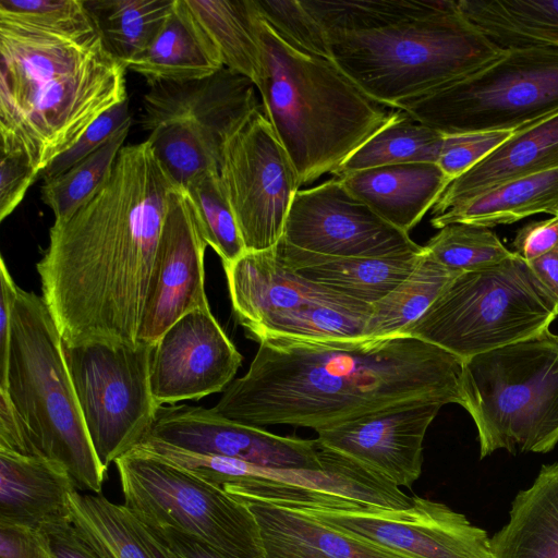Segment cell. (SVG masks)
Here are the masks:
<instances>
[{"label": "cell", "instance_id": "obj_30", "mask_svg": "<svg viewBox=\"0 0 558 558\" xmlns=\"http://www.w3.org/2000/svg\"><path fill=\"white\" fill-rule=\"evenodd\" d=\"M70 522L98 558H165L144 523L125 506L77 489L69 499Z\"/></svg>", "mask_w": 558, "mask_h": 558}, {"label": "cell", "instance_id": "obj_32", "mask_svg": "<svg viewBox=\"0 0 558 558\" xmlns=\"http://www.w3.org/2000/svg\"><path fill=\"white\" fill-rule=\"evenodd\" d=\"M201 28L218 50L223 66L257 83L262 53L254 0H185Z\"/></svg>", "mask_w": 558, "mask_h": 558}, {"label": "cell", "instance_id": "obj_15", "mask_svg": "<svg viewBox=\"0 0 558 558\" xmlns=\"http://www.w3.org/2000/svg\"><path fill=\"white\" fill-rule=\"evenodd\" d=\"M281 240L335 257H395L424 250L350 193L337 177L298 191Z\"/></svg>", "mask_w": 558, "mask_h": 558}, {"label": "cell", "instance_id": "obj_22", "mask_svg": "<svg viewBox=\"0 0 558 558\" xmlns=\"http://www.w3.org/2000/svg\"><path fill=\"white\" fill-rule=\"evenodd\" d=\"M228 493L253 513L265 558H412L337 530L296 508Z\"/></svg>", "mask_w": 558, "mask_h": 558}, {"label": "cell", "instance_id": "obj_18", "mask_svg": "<svg viewBox=\"0 0 558 558\" xmlns=\"http://www.w3.org/2000/svg\"><path fill=\"white\" fill-rule=\"evenodd\" d=\"M242 360L210 307L187 313L155 344L150 388L156 404L199 400L225 391Z\"/></svg>", "mask_w": 558, "mask_h": 558}, {"label": "cell", "instance_id": "obj_19", "mask_svg": "<svg viewBox=\"0 0 558 558\" xmlns=\"http://www.w3.org/2000/svg\"><path fill=\"white\" fill-rule=\"evenodd\" d=\"M442 404L423 403L317 432L319 447L348 458L398 487H411L423 465V441Z\"/></svg>", "mask_w": 558, "mask_h": 558}, {"label": "cell", "instance_id": "obj_36", "mask_svg": "<svg viewBox=\"0 0 558 558\" xmlns=\"http://www.w3.org/2000/svg\"><path fill=\"white\" fill-rule=\"evenodd\" d=\"M132 121L118 130L102 146L60 175L45 181L41 201L52 210L54 221H63L84 205L110 175Z\"/></svg>", "mask_w": 558, "mask_h": 558}, {"label": "cell", "instance_id": "obj_24", "mask_svg": "<svg viewBox=\"0 0 558 558\" xmlns=\"http://www.w3.org/2000/svg\"><path fill=\"white\" fill-rule=\"evenodd\" d=\"M391 226L409 233L433 208L451 180L437 163L380 166L337 177Z\"/></svg>", "mask_w": 558, "mask_h": 558}, {"label": "cell", "instance_id": "obj_46", "mask_svg": "<svg viewBox=\"0 0 558 558\" xmlns=\"http://www.w3.org/2000/svg\"><path fill=\"white\" fill-rule=\"evenodd\" d=\"M144 525L165 558H231L208 543L177 529Z\"/></svg>", "mask_w": 558, "mask_h": 558}, {"label": "cell", "instance_id": "obj_12", "mask_svg": "<svg viewBox=\"0 0 558 558\" xmlns=\"http://www.w3.org/2000/svg\"><path fill=\"white\" fill-rule=\"evenodd\" d=\"M62 348L89 439L108 469L153 425L159 408L150 388L155 345L94 340L62 341Z\"/></svg>", "mask_w": 558, "mask_h": 558}, {"label": "cell", "instance_id": "obj_29", "mask_svg": "<svg viewBox=\"0 0 558 558\" xmlns=\"http://www.w3.org/2000/svg\"><path fill=\"white\" fill-rule=\"evenodd\" d=\"M536 214H558V168L504 182L430 217V225L441 229L461 222L490 229Z\"/></svg>", "mask_w": 558, "mask_h": 558}, {"label": "cell", "instance_id": "obj_31", "mask_svg": "<svg viewBox=\"0 0 558 558\" xmlns=\"http://www.w3.org/2000/svg\"><path fill=\"white\" fill-rule=\"evenodd\" d=\"M458 5L501 49H558V0H458Z\"/></svg>", "mask_w": 558, "mask_h": 558}, {"label": "cell", "instance_id": "obj_48", "mask_svg": "<svg viewBox=\"0 0 558 558\" xmlns=\"http://www.w3.org/2000/svg\"><path fill=\"white\" fill-rule=\"evenodd\" d=\"M19 287L14 282L4 259H0V385L4 383L11 323Z\"/></svg>", "mask_w": 558, "mask_h": 558}, {"label": "cell", "instance_id": "obj_6", "mask_svg": "<svg viewBox=\"0 0 558 558\" xmlns=\"http://www.w3.org/2000/svg\"><path fill=\"white\" fill-rule=\"evenodd\" d=\"M0 390L7 392L36 454L63 464L78 489L100 494L107 468L89 439L61 333L44 299L20 287Z\"/></svg>", "mask_w": 558, "mask_h": 558}, {"label": "cell", "instance_id": "obj_42", "mask_svg": "<svg viewBox=\"0 0 558 558\" xmlns=\"http://www.w3.org/2000/svg\"><path fill=\"white\" fill-rule=\"evenodd\" d=\"M512 134L511 131L445 134L437 165L453 181L486 158Z\"/></svg>", "mask_w": 558, "mask_h": 558}, {"label": "cell", "instance_id": "obj_1", "mask_svg": "<svg viewBox=\"0 0 558 558\" xmlns=\"http://www.w3.org/2000/svg\"><path fill=\"white\" fill-rule=\"evenodd\" d=\"M211 410L234 422L316 432L423 403L462 407L463 361L418 338L262 339Z\"/></svg>", "mask_w": 558, "mask_h": 558}, {"label": "cell", "instance_id": "obj_9", "mask_svg": "<svg viewBox=\"0 0 558 558\" xmlns=\"http://www.w3.org/2000/svg\"><path fill=\"white\" fill-rule=\"evenodd\" d=\"M398 110L444 134L515 132L558 112V49H504L483 69Z\"/></svg>", "mask_w": 558, "mask_h": 558}, {"label": "cell", "instance_id": "obj_39", "mask_svg": "<svg viewBox=\"0 0 558 558\" xmlns=\"http://www.w3.org/2000/svg\"><path fill=\"white\" fill-rule=\"evenodd\" d=\"M424 248L439 264L460 272L497 265L514 254L489 228L461 222L439 229Z\"/></svg>", "mask_w": 558, "mask_h": 558}, {"label": "cell", "instance_id": "obj_21", "mask_svg": "<svg viewBox=\"0 0 558 558\" xmlns=\"http://www.w3.org/2000/svg\"><path fill=\"white\" fill-rule=\"evenodd\" d=\"M223 269L233 313L251 338L270 319L301 307L372 305L303 278L277 259L275 248L245 251Z\"/></svg>", "mask_w": 558, "mask_h": 558}, {"label": "cell", "instance_id": "obj_4", "mask_svg": "<svg viewBox=\"0 0 558 558\" xmlns=\"http://www.w3.org/2000/svg\"><path fill=\"white\" fill-rule=\"evenodd\" d=\"M126 68L97 29L68 34L0 19V149L39 173L128 99Z\"/></svg>", "mask_w": 558, "mask_h": 558}, {"label": "cell", "instance_id": "obj_17", "mask_svg": "<svg viewBox=\"0 0 558 558\" xmlns=\"http://www.w3.org/2000/svg\"><path fill=\"white\" fill-rule=\"evenodd\" d=\"M145 438L268 468L323 469L316 439L280 436L203 407L160 405Z\"/></svg>", "mask_w": 558, "mask_h": 558}, {"label": "cell", "instance_id": "obj_27", "mask_svg": "<svg viewBox=\"0 0 558 558\" xmlns=\"http://www.w3.org/2000/svg\"><path fill=\"white\" fill-rule=\"evenodd\" d=\"M222 68L218 50L191 14L185 0H175L151 45L126 69L150 84L201 80Z\"/></svg>", "mask_w": 558, "mask_h": 558}, {"label": "cell", "instance_id": "obj_44", "mask_svg": "<svg viewBox=\"0 0 558 558\" xmlns=\"http://www.w3.org/2000/svg\"><path fill=\"white\" fill-rule=\"evenodd\" d=\"M0 151V220L3 221L23 201L28 187L39 179V171L24 153Z\"/></svg>", "mask_w": 558, "mask_h": 558}, {"label": "cell", "instance_id": "obj_34", "mask_svg": "<svg viewBox=\"0 0 558 558\" xmlns=\"http://www.w3.org/2000/svg\"><path fill=\"white\" fill-rule=\"evenodd\" d=\"M460 274L439 264L424 248V254L413 271L390 293L372 304L364 338L401 335Z\"/></svg>", "mask_w": 558, "mask_h": 558}, {"label": "cell", "instance_id": "obj_35", "mask_svg": "<svg viewBox=\"0 0 558 558\" xmlns=\"http://www.w3.org/2000/svg\"><path fill=\"white\" fill-rule=\"evenodd\" d=\"M445 134L399 110L381 130L354 151L333 174L413 162L437 163Z\"/></svg>", "mask_w": 558, "mask_h": 558}, {"label": "cell", "instance_id": "obj_45", "mask_svg": "<svg viewBox=\"0 0 558 558\" xmlns=\"http://www.w3.org/2000/svg\"><path fill=\"white\" fill-rule=\"evenodd\" d=\"M0 558H56V555L45 531L0 522Z\"/></svg>", "mask_w": 558, "mask_h": 558}, {"label": "cell", "instance_id": "obj_41", "mask_svg": "<svg viewBox=\"0 0 558 558\" xmlns=\"http://www.w3.org/2000/svg\"><path fill=\"white\" fill-rule=\"evenodd\" d=\"M0 19L68 34L96 29L85 0H0Z\"/></svg>", "mask_w": 558, "mask_h": 558}, {"label": "cell", "instance_id": "obj_38", "mask_svg": "<svg viewBox=\"0 0 558 558\" xmlns=\"http://www.w3.org/2000/svg\"><path fill=\"white\" fill-rule=\"evenodd\" d=\"M204 239L228 265L245 253V246L218 171L197 173L185 185Z\"/></svg>", "mask_w": 558, "mask_h": 558}, {"label": "cell", "instance_id": "obj_50", "mask_svg": "<svg viewBox=\"0 0 558 558\" xmlns=\"http://www.w3.org/2000/svg\"><path fill=\"white\" fill-rule=\"evenodd\" d=\"M44 531L50 538L56 558H98L78 536L70 521L52 524Z\"/></svg>", "mask_w": 558, "mask_h": 558}, {"label": "cell", "instance_id": "obj_28", "mask_svg": "<svg viewBox=\"0 0 558 558\" xmlns=\"http://www.w3.org/2000/svg\"><path fill=\"white\" fill-rule=\"evenodd\" d=\"M490 546L494 558H558V462L543 465L517 494Z\"/></svg>", "mask_w": 558, "mask_h": 558}, {"label": "cell", "instance_id": "obj_23", "mask_svg": "<svg viewBox=\"0 0 558 558\" xmlns=\"http://www.w3.org/2000/svg\"><path fill=\"white\" fill-rule=\"evenodd\" d=\"M76 489L75 481L60 462L0 450V522L44 531L70 521L69 499Z\"/></svg>", "mask_w": 558, "mask_h": 558}, {"label": "cell", "instance_id": "obj_43", "mask_svg": "<svg viewBox=\"0 0 558 558\" xmlns=\"http://www.w3.org/2000/svg\"><path fill=\"white\" fill-rule=\"evenodd\" d=\"M132 121L129 98L98 118L78 142L57 157L39 173L44 182L51 180L102 146L118 130Z\"/></svg>", "mask_w": 558, "mask_h": 558}, {"label": "cell", "instance_id": "obj_20", "mask_svg": "<svg viewBox=\"0 0 558 558\" xmlns=\"http://www.w3.org/2000/svg\"><path fill=\"white\" fill-rule=\"evenodd\" d=\"M319 448L323 469L268 468L196 452L187 457L186 465L194 474L220 486L258 480L340 497L367 507L398 510L411 506L412 497L400 487L348 458Z\"/></svg>", "mask_w": 558, "mask_h": 558}, {"label": "cell", "instance_id": "obj_47", "mask_svg": "<svg viewBox=\"0 0 558 558\" xmlns=\"http://www.w3.org/2000/svg\"><path fill=\"white\" fill-rule=\"evenodd\" d=\"M513 252L526 263L558 246V214L549 219L533 221L520 228L512 241Z\"/></svg>", "mask_w": 558, "mask_h": 558}, {"label": "cell", "instance_id": "obj_10", "mask_svg": "<svg viewBox=\"0 0 558 558\" xmlns=\"http://www.w3.org/2000/svg\"><path fill=\"white\" fill-rule=\"evenodd\" d=\"M148 85L140 124L181 187L197 173L219 171L227 142L260 108L255 84L226 66L201 80Z\"/></svg>", "mask_w": 558, "mask_h": 558}, {"label": "cell", "instance_id": "obj_51", "mask_svg": "<svg viewBox=\"0 0 558 558\" xmlns=\"http://www.w3.org/2000/svg\"><path fill=\"white\" fill-rule=\"evenodd\" d=\"M537 282L556 305L558 313V246L527 263Z\"/></svg>", "mask_w": 558, "mask_h": 558}, {"label": "cell", "instance_id": "obj_2", "mask_svg": "<svg viewBox=\"0 0 558 558\" xmlns=\"http://www.w3.org/2000/svg\"><path fill=\"white\" fill-rule=\"evenodd\" d=\"M175 187L147 140L126 145L96 193L71 217L53 222L36 269L63 342H138L168 196Z\"/></svg>", "mask_w": 558, "mask_h": 558}, {"label": "cell", "instance_id": "obj_16", "mask_svg": "<svg viewBox=\"0 0 558 558\" xmlns=\"http://www.w3.org/2000/svg\"><path fill=\"white\" fill-rule=\"evenodd\" d=\"M207 246L190 196L177 186L168 196L138 341L155 345L181 317L210 307L205 293Z\"/></svg>", "mask_w": 558, "mask_h": 558}, {"label": "cell", "instance_id": "obj_5", "mask_svg": "<svg viewBox=\"0 0 558 558\" xmlns=\"http://www.w3.org/2000/svg\"><path fill=\"white\" fill-rule=\"evenodd\" d=\"M256 27L262 72L255 86L300 185L335 174L399 110L371 98L329 58L289 45L258 12Z\"/></svg>", "mask_w": 558, "mask_h": 558}, {"label": "cell", "instance_id": "obj_3", "mask_svg": "<svg viewBox=\"0 0 558 558\" xmlns=\"http://www.w3.org/2000/svg\"><path fill=\"white\" fill-rule=\"evenodd\" d=\"M330 60L387 107L436 92L500 58L454 0H304Z\"/></svg>", "mask_w": 558, "mask_h": 558}, {"label": "cell", "instance_id": "obj_33", "mask_svg": "<svg viewBox=\"0 0 558 558\" xmlns=\"http://www.w3.org/2000/svg\"><path fill=\"white\" fill-rule=\"evenodd\" d=\"M175 0H85L104 46L125 68L159 34Z\"/></svg>", "mask_w": 558, "mask_h": 558}, {"label": "cell", "instance_id": "obj_25", "mask_svg": "<svg viewBox=\"0 0 558 558\" xmlns=\"http://www.w3.org/2000/svg\"><path fill=\"white\" fill-rule=\"evenodd\" d=\"M558 168V112L513 134L472 169L450 182L430 217L504 182Z\"/></svg>", "mask_w": 558, "mask_h": 558}, {"label": "cell", "instance_id": "obj_13", "mask_svg": "<svg viewBox=\"0 0 558 558\" xmlns=\"http://www.w3.org/2000/svg\"><path fill=\"white\" fill-rule=\"evenodd\" d=\"M246 251L274 248L300 190L299 175L264 111L227 142L219 170Z\"/></svg>", "mask_w": 558, "mask_h": 558}, {"label": "cell", "instance_id": "obj_37", "mask_svg": "<svg viewBox=\"0 0 558 558\" xmlns=\"http://www.w3.org/2000/svg\"><path fill=\"white\" fill-rule=\"evenodd\" d=\"M371 312L372 305H310L270 319L252 338L258 342L268 337L304 340L362 339Z\"/></svg>", "mask_w": 558, "mask_h": 558}, {"label": "cell", "instance_id": "obj_11", "mask_svg": "<svg viewBox=\"0 0 558 558\" xmlns=\"http://www.w3.org/2000/svg\"><path fill=\"white\" fill-rule=\"evenodd\" d=\"M114 464L123 505L143 523L177 529L231 558H265L253 513L222 486L140 447Z\"/></svg>", "mask_w": 558, "mask_h": 558}, {"label": "cell", "instance_id": "obj_14", "mask_svg": "<svg viewBox=\"0 0 558 558\" xmlns=\"http://www.w3.org/2000/svg\"><path fill=\"white\" fill-rule=\"evenodd\" d=\"M282 506L412 558H494L485 530L448 506L418 496L412 497L410 507L398 510L357 502Z\"/></svg>", "mask_w": 558, "mask_h": 558}, {"label": "cell", "instance_id": "obj_40", "mask_svg": "<svg viewBox=\"0 0 558 558\" xmlns=\"http://www.w3.org/2000/svg\"><path fill=\"white\" fill-rule=\"evenodd\" d=\"M254 3L262 19L289 45L329 58L325 31L304 0H254Z\"/></svg>", "mask_w": 558, "mask_h": 558}, {"label": "cell", "instance_id": "obj_7", "mask_svg": "<svg viewBox=\"0 0 558 558\" xmlns=\"http://www.w3.org/2000/svg\"><path fill=\"white\" fill-rule=\"evenodd\" d=\"M462 395L481 459L501 449L551 451L558 444V333L548 328L464 360Z\"/></svg>", "mask_w": 558, "mask_h": 558}, {"label": "cell", "instance_id": "obj_26", "mask_svg": "<svg viewBox=\"0 0 558 558\" xmlns=\"http://www.w3.org/2000/svg\"><path fill=\"white\" fill-rule=\"evenodd\" d=\"M277 259L303 278L351 299L374 304L399 286L424 254L395 257H335L295 248L282 240Z\"/></svg>", "mask_w": 558, "mask_h": 558}, {"label": "cell", "instance_id": "obj_8", "mask_svg": "<svg viewBox=\"0 0 558 558\" xmlns=\"http://www.w3.org/2000/svg\"><path fill=\"white\" fill-rule=\"evenodd\" d=\"M556 305L518 254L461 272L401 335L435 344L462 361L548 329Z\"/></svg>", "mask_w": 558, "mask_h": 558}, {"label": "cell", "instance_id": "obj_49", "mask_svg": "<svg viewBox=\"0 0 558 558\" xmlns=\"http://www.w3.org/2000/svg\"><path fill=\"white\" fill-rule=\"evenodd\" d=\"M0 450L37 456L7 395L0 390Z\"/></svg>", "mask_w": 558, "mask_h": 558}]
</instances>
